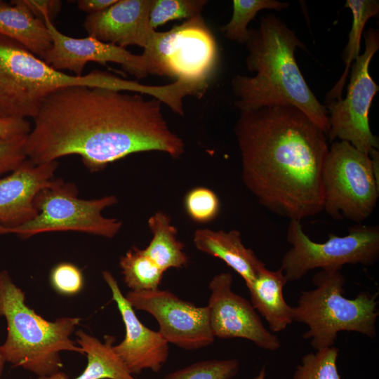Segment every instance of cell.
I'll list each match as a JSON object with an SVG mask.
<instances>
[{
	"instance_id": "cell-5",
	"label": "cell",
	"mask_w": 379,
	"mask_h": 379,
	"mask_svg": "<svg viewBox=\"0 0 379 379\" xmlns=\"http://www.w3.org/2000/svg\"><path fill=\"white\" fill-rule=\"evenodd\" d=\"M0 316L7 324V336L0 350L13 367H22L39 377L51 375L62 368L60 352L84 355L70 338L81 319L62 317L49 321L25 303L24 292L6 270L0 272Z\"/></svg>"
},
{
	"instance_id": "cell-37",
	"label": "cell",
	"mask_w": 379,
	"mask_h": 379,
	"mask_svg": "<svg viewBox=\"0 0 379 379\" xmlns=\"http://www.w3.org/2000/svg\"><path fill=\"white\" fill-rule=\"evenodd\" d=\"M5 234L4 227L0 224V235Z\"/></svg>"
},
{
	"instance_id": "cell-4",
	"label": "cell",
	"mask_w": 379,
	"mask_h": 379,
	"mask_svg": "<svg viewBox=\"0 0 379 379\" xmlns=\"http://www.w3.org/2000/svg\"><path fill=\"white\" fill-rule=\"evenodd\" d=\"M73 86L138 93L142 85L93 70L81 76L57 70L20 43L0 35V117L32 119L55 92Z\"/></svg>"
},
{
	"instance_id": "cell-28",
	"label": "cell",
	"mask_w": 379,
	"mask_h": 379,
	"mask_svg": "<svg viewBox=\"0 0 379 379\" xmlns=\"http://www.w3.org/2000/svg\"><path fill=\"white\" fill-rule=\"evenodd\" d=\"M239 369L236 359L204 360L169 373L161 379H232Z\"/></svg>"
},
{
	"instance_id": "cell-14",
	"label": "cell",
	"mask_w": 379,
	"mask_h": 379,
	"mask_svg": "<svg viewBox=\"0 0 379 379\" xmlns=\"http://www.w3.org/2000/svg\"><path fill=\"white\" fill-rule=\"evenodd\" d=\"M44 21L52 39L51 48L42 60L53 68L69 70L76 76H81L88 62L102 65L117 63L138 79L148 75L144 56L133 54L126 48L101 41L93 36L74 38L60 32L48 18Z\"/></svg>"
},
{
	"instance_id": "cell-32",
	"label": "cell",
	"mask_w": 379,
	"mask_h": 379,
	"mask_svg": "<svg viewBox=\"0 0 379 379\" xmlns=\"http://www.w3.org/2000/svg\"><path fill=\"white\" fill-rule=\"evenodd\" d=\"M23 2L36 18L43 21L46 17L53 22L62 7V1L58 0H23Z\"/></svg>"
},
{
	"instance_id": "cell-25",
	"label": "cell",
	"mask_w": 379,
	"mask_h": 379,
	"mask_svg": "<svg viewBox=\"0 0 379 379\" xmlns=\"http://www.w3.org/2000/svg\"><path fill=\"white\" fill-rule=\"evenodd\" d=\"M288 6V2L277 0H234L232 16L227 24L220 27V31L231 41L246 44L249 34L248 24L260 11H281Z\"/></svg>"
},
{
	"instance_id": "cell-15",
	"label": "cell",
	"mask_w": 379,
	"mask_h": 379,
	"mask_svg": "<svg viewBox=\"0 0 379 379\" xmlns=\"http://www.w3.org/2000/svg\"><path fill=\"white\" fill-rule=\"evenodd\" d=\"M102 277L111 290L126 331L124 339L113 345L114 351L132 375L145 369L159 372L168 358L169 343L159 331L148 328L140 321L111 272L104 271Z\"/></svg>"
},
{
	"instance_id": "cell-22",
	"label": "cell",
	"mask_w": 379,
	"mask_h": 379,
	"mask_svg": "<svg viewBox=\"0 0 379 379\" xmlns=\"http://www.w3.org/2000/svg\"><path fill=\"white\" fill-rule=\"evenodd\" d=\"M148 226L152 238L144 252L165 272L171 268H182L188 263L184 244L177 238V229L170 217L162 211L149 217Z\"/></svg>"
},
{
	"instance_id": "cell-29",
	"label": "cell",
	"mask_w": 379,
	"mask_h": 379,
	"mask_svg": "<svg viewBox=\"0 0 379 379\" xmlns=\"http://www.w3.org/2000/svg\"><path fill=\"white\" fill-rule=\"evenodd\" d=\"M184 207L188 216L198 223H208L219 214L220 200L211 190L197 187L186 194Z\"/></svg>"
},
{
	"instance_id": "cell-12",
	"label": "cell",
	"mask_w": 379,
	"mask_h": 379,
	"mask_svg": "<svg viewBox=\"0 0 379 379\" xmlns=\"http://www.w3.org/2000/svg\"><path fill=\"white\" fill-rule=\"evenodd\" d=\"M126 298L134 310L152 315L159 332L168 343L186 350L211 345L215 338L209 323L208 306L198 307L168 290L128 291Z\"/></svg>"
},
{
	"instance_id": "cell-6",
	"label": "cell",
	"mask_w": 379,
	"mask_h": 379,
	"mask_svg": "<svg viewBox=\"0 0 379 379\" xmlns=\"http://www.w3.org/2000/svg\"><path fill=\"white\" fill-rule=\"evenodd\" d=\"M315 288L302 291L292 307L293 321L305 324L302 335L315 350L334 346L338 333L377 335L378 293L361 292L352 299L344 296L345 278L340 270H321L312 278Z\"/></svg>"
},
{
	"instance_id": "cell-36",
	"label": "cell",
	"mask_w": 379,
	"mask_h": 379,
	"mask_svg": "<svg viewBox=\"0 0 379 379\" xmlns=\"http://www.w3.org/2000/svg\"><path fill=\"white\" fill-rule=\"evenodd\" d=\"M5 362H6V359L4 357L2 353H1V352L0 350V377H1V375L2 373Z\"/></svg>"
},
{
	"instance_id": "cell-11",
	"label": "cell",
	"mask_w": 379,
	"mask_h": 379,
	"mask_svg": "<svg viewBox=\"0 0 379 379\" xmlns=\"http://www.w3.org/2000/svg\"><path fill=\"white\" fill-rule=\"evenodd\" d=\"M379 49V32L369 28L365 33V50L350 67V82L345 98L325 102L330 140L339 139L350 142L355 148L369 154L378 149V139L368 123V113L373 97L379 90L371 77L369 64Z\"/></svg>"
},
{
	"instance_id": "cell-3",
	"label": "cell",
	"mask_w": 379,
	"mask_h": 379,
	"mask_svg": "<svg viewBox=\"0 0 379 379\" xmlns=\"http://www.w3.org/2000/svg\"><path fill=\"white\" fill-rule=\"evenodd\" d=\"M246 59L254 77L237 75L231 81L241 112L272 106H293L305 113L327 136L328 112L310 88L295 58L300 48L308 52L295 32L275 15L262 16L258 28H250Z\"/></svg>"
},
{
	"instance_id": "cell-30",
	"label": "cell",
	"mask_w": 379,
	"mask_h": 379,
	"mask_svg": "<svg viewBox=\"0 0 379 379\" xmlns=\"http://www.w3.org/2000/svg\"><path fill=\"white\" fill-rule=\"evenodd\" d=\"M50 281L53 288L65 295H75L84 286V276L81 269L71 262L56 265L51 271Z\"/></svg>"
},
{
	"instance_id": "cell-9",
	"label": "cell",
	"mask_w": 379,
	"mask_h": 379,
	"mask_svg": "<svg viewBox=\"0 0 379 379\" xmlns=\"http://www.w3.org/2000/svg\"><path fill=\"white\" fill-rule=\"evenodd\" d=\"M286 237L291 246L280 268L288 281H298L317 268L341 270L345 265H373L379 258L378 225L357 224L345 236L329 233L327 241L317 243L305 234L301 221L291 220Z\"/></svg>"
},
{
	"instance_id": "cell-10",
	"label": "cell",
	"mask_w": 379,
	"mask_h": 379,
	"mask_svg": "<svg viewBox=\"0 0 379 379\" xmlns=\"http://www.w3.org/2000/svg\"><path fill=\"white\" fill-rule=\"evenodd\" d=\"M323 211L336 220L357 222L374 211L379 196L368 154L346 141L334 142L326 157L322 170Z\"/></svg>"
},
{
	"instance_id": "cell-16",
	"label": "cell",
	"mask_w": 379,
	"mask_h": 379,
	"mask_svg": "<svg viewBox=\"0 0 379 379\" xmlns=\"http://www.w3.org/2000/svg\"><path fill=\"white\" fill-rule=\"evenodd\" d=\"M58 167V161L34 164L27 159L0 178V224L11 228L33 219L38 213L35 197L51 183Z\"/></svg>"
},
{
	"instance_id": "cell-20",
	"label": "cell",
	"mask_w": 379,
	"mask_h": 379,
	"mask_svg": "<svg viewBox=\"0 0 379 379\" xmlns=\"http://www.w3.org/2000/svg\"><path fill=\"white\" fill-rule=\"evenodd\" d=\"M0 35L20 43L41 59L52 46L44 21L31 13L23 0H0Z\"/></svg>"
},
{
	"instance_id": "cell-18",
	"label": "cell",
	"mask_w": 379,
	"mask_h": 379,
	"mask_svg": "<svg viewBox=\"0 0 379 379\" xmlns=\"http://www.w3.org/2000/svg\"><path fill=\"white\" fill-rule=\"evenodd\" d=\"M193 242L199 251L222 260L242 277L246 286L265 267L254 251L244 246L237 230L199 229L194 234Z\"/></svg>"
},
{
	"instance_id": "cell-13",
	"label": "cell",
	"mask_w": 379,
	"mask_h": 379,
	"mask_svg": "<svg viewBox=\"0 0 379 379\" xmlns=\"http://www.w3.org/2000/svg\"><path fill=\"white\" fill-rule=\"evenodd\" d=\"M230 272L215 275L208 287L209 323L214 338H244L262 349L275 351L281 346L276 335L263 325L251 302L234 293Z\"/></svg>"
},
{
	"instance_id": "cell-17",
	"label": "cell",
	"mask_w": 379,
	"mask_h": 379,
	"mask_svg": "<svg viewBox=\"0 0 379 379\" xmlns=\"http://www.w3.org/2000/svg\"><path fill=\"white\" fill-rule=\"evenodd\" d=\"M152 0H117L102 11L88 14L83 26L88 36L125 48H144L153 32L149 24Z\"/></svg>"
},
{
	"instance_id": "cell-24",
	"label": "cell",
	"mask_w": 379,
	"mask_h": 379,
	"mask_svg": "<svg viewBox=\"0 0 379 379\" xmlns=\"http://www.w3.org/2000/svg\"><path fill=\"white\" fill-rule=\"evenodd\" d=\"M119 266L126 285L132 291L159 288L164 272L144 252L133 246L120 258Z\"/></svg>"
},
{
	"instance_id": "cell-27",
	"label": "cell",
	"mask_w": 379,
	"mask_h": 379,
	"mask_svg": "<svg viewBox=\"0 0 379 379\" xmlns=\"http://www.w3.org/2000/svg\"><path fill=\"white\" fill-rule=\"evenodd\" d=\"M206 0H152L149 24L153 29L175 20L190 19L201 14Z\"/></svg>"
},
{
	"instance_id": "cell-1",
	"label": "cell",
	"mask_w": 379,
	"mask_h": 379,
	"mask_svg": "<svg viewBox=\"0 0 379 379\" xmlns=\"http://www.w3.org/2000/svg\"><path fill=\"white\" fill-rule=\"evenodd\" d=\"M162 102L105 88L73 86L43 103L27 136V159L34 164L79 155L91 172L131 154L159 151L178 158L182 140L168 126Z\"/></svg>"
},
{
	"instance_id": "cell-8",
	"label": "cell",
	"mask_w": 379,
	"mask_h": 379,
	"mask_svg": "<svg viewBox=\"0 0 379 379\" xmlns=\"http://www.w3.org/2000/svg\"><path fill=\"white\" fill-rule=\"evenodd\" d=\"M114 195L99 199L78 197L74 183L61 178L53 179L36 196L37 215L28 222L15 227H5V234H15L22 239L50 232L74 231L112 238L119 232L122 222L105 218L102 211L117 204Z\"/></svg>"
},
{
	"instance_id": "cell-21",
	"label": "cell",
	"mask_w": 379,
	"mask_h": 379,
	"mask_svg": "<svg viewBox=\"0 0 379 379\" xmlns=\"http://www.w3.org/2000/svg\"><path fill=\"white\" fill-rule=\"evenodd\" d=\"M77 343L87 357L84 371L74 379H136L113 350L114 338L107 335L105 343L79 330Z\"/></svg>"
},
{
	"instance_id": "cell-19",
	"label": "cell",
	"mask_w": 379,
	"mask_h": 379,
	"mask_svg": "<svg viewBox=\"0 0 379 379\" xmlns=\"http://www.w3.org/2000/svg\"><path fill=\"white\" fill-rule=\"evenodd\" d=\"M287 282L280 267L271 271L264 267L254 281L246 286L251 305L265 318L272 332L283 331L293 322L292 307L285 301L283 294Z\"/></svg>"
},
{
	"instance_id": "cell-34",
	"label": "cell",
	"mask_w": 379,
	"mask_h": 379,
	"mask_svg": "<svg viewBox=\"0 0 379 379\" xmlns=\"http://www.w3.org/2000/svg\"><path fill=\"white\" fill-rule=\"evenodd\" d=\"M116 1L117 0H79L77 3L80 10L93 14L104 11Z\"/></svg>"
},
{
	"instance_id": "cell-33",
	"label": "cell",
	"mask_w": 379,
	"mask_h": 379,
	"mask_svg": "<svg viewBox=\"0 0 379 379\" xmlns=\"http://www.w3.org/2000/svg\"><path fill=\"white\" fill-rule=\"evenodd\" d=\"M28 119H6L0 117V136L17 137L27 135L31 131Z\"/></svg>"
},
{
	"instance_id": "cell-31",
	"label": "cell",
	"mask_w": 379,
	"mask_h": 379,
	"mask_svg": "<svg viewBox=\"0 0 379 379\" xmlns=\"http://www.w3.org/2000/svg\"><path fill=\"white\" fill-rule=\"evenodd\" d=\"M27 136H0V176L13 171L27 159L25 151Z\"/></svg>"
},
{
	"instance_id": "cell-7",
	"label": "cell",
	"mask_w": 379,
	"mask_h": 379,
	"mask_svg": "<svg viewBox=\"0 0 379 379\" xmlns=\"http://www.w3.org/2000/svg\"><path fill=\"white\" fill-rule=\"evenodd\" d=\"M143 49L148 74L206 89L218 65L217 43L201 14L168 31H154Z\"/></svg>"
},
{
	"instance_id": "cell-35",
	"label": "cell",
	"mask_w": 379,
	"mask_h": 379,
	"mask_svg": "<svg viewBox=\"0 0 379 379\" xmlns=\"http://www.w3.org/2000/svg\"><path fill=\"white\" fill-rule=\"evenodd\" d=\"M266 377V367L263 366L260 370L259 373L253 379H265Z\"/></svg>"
},
{
	"instance_id": "cell-2",
	"label": "cell",
	"mask_w": 379,
	"mask_h": 379,
	"mask_svg": "<svg viewBox=\"0 0 379 379\" xmlns=\"http://www.w3.org/2000/svg\"><path fill=\"white\" fill-rule=\"evenodd\" d=\"M242 180L270 211L301 221L323 211L327 136L293 106L241 112L234 126Z\"/></svg>"
},
{
	"instance_id": "cell-23",
	"label": "cell",
	"mask_w": 379,
	"mask_h": 379,
	"mask_svg": "<svg viewBox=\"0 0 379 379\" xmlns=\"http://www.w3.org/2000/svg\"><path fill=\"white\" fill-rule=\"evenodd\" d=\"M345 7L352 14V24L348 35V41L342 56L345 63V70L338 81L327 93L325 102L342 98V92L352 62L359 55L361 37L364 28L370 18L379 12L378 0H347Z\"/></svg>"
},
{
	"instance_id": "cell-26",
	"label": "cell",
	"mask_w": 379,
	"mask_h": 379,
	"mask_svg": "<svg viewBox=\"0 0 379 379\" xmlns=\"http://www.w3.org/2000/svg\"><path fill=\"white\" fill-rule=\"evenodd\" d=\"M339 350L335 346L305 354L296 366L293 379H341L337 361Z\"/></svg>"
}]
</instances>
